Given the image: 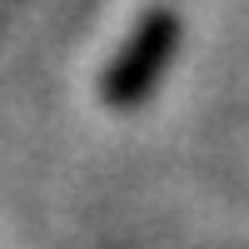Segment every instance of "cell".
Instances as JSON below:
<instances>
[{"instance_id":"6da1fadb","label":"cell","mask_w":249,"mask_h":249,"mask_svg":"<svg viewBox=\"0 0 249 249\" xmlns=\"http://www.w3.org/2000/svg\"><path fill=\"white\" fill-rule=\"evenodd\" d=\"M175 35H179V25H175V15L170 10H155L144 25L135 30V40L120 50V60H115V70H110V95L115 100H130V95H140L150 80L160 75V65L170 60V50H175Z\"/></svg>"}]
</instances>
